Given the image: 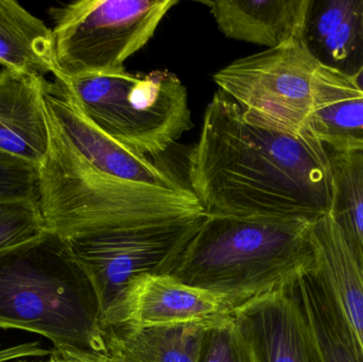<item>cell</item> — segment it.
<instances>
[{
	"label": "cell",
	"instance_id": "cell-23",
	"mask_svg": "<svg viewBox=\"0 0 363 362\" xmlns=\"http://www.w3.org/2000/svg\"><path fill=\"white\" fill-rule=\"evenodd\" d=\"M40 199V167L0 151V202Z\"/></svg>",
	"mask_w": 363,
	"mask_h": 362
},
{
	"label": "cell",
	"instance_id": "cell-21",
	"mask_svg": "<svg viewBox=\"0 0 363 362\" xmlns=\"http://www.w3.org/2000/svg\"><path fill=\"white\" fill-rule=\"evenodd\" d=\"M45 231L38 201L0 202V253L35 240Z\"/></svg>",
	"mask_w": 363,
	"mask_h": 362
},
{
	"label": "cell",
	"instance_id": "cell-16",
	"mask_svg": "<svg viewBox=\"0 0 363 362\" xmlns=\"http://www.w3.org/2000/svg\"><path fill=\"white\" fill-rule=\"evenodd\" d=\"M213 321L101 329L106 353L117 362H198L203 336Z\"/></svg>",
	"mask_w": 363,
	"mask_h": 362
},
{
	"label": "cell",
	"instance_id": "cell-6",
	"mask_svg": "<svg viewBox=\"0 0 363 362\" xmlns=\"http://www.w3.org/2000/svg\"><path fill=\"white\" fill-rule=\"evenodd\" d=\"M57 80L91 123L136 154L159 157L194 127L187 89L172 72L123 70Z\"/></svg>",
	"mask_w": 363,
	"mask_h": 362
},
{
	"label": "cell",
	"instance_id": "cell-13",
	"mask_svg": "<svg viewBox=\"0 0 363 362\" xmlns=\"http://www.w3.org/2000/svg\"><path fill=\"white\" fill-rule=\"evenodd\" d=\"M47 79L0 70V151L40 167L50 145Z\"/></svg>",
	"mask_w": 363,
	"mask_h": 362
},
{
	"label": "cell",
	"instance_id": "cell-24",
	"mask_svg": "<svg viewBox=\"0 0 363 362\" xmlns=\"http://www.w3.org/2000/svg\"><path fill=\"white\" fill-rule=\"evenodd\" d=\"M45 362H117L108 353H80L53 349L50 359Z\"/></svg>",
	"mask_w": 363,
	"mask_h": 362
},
{
	"label": "cell",
	"instance_id": "cell-17",
	"mask_svg": "<svg viewBox=\"0 0 363 362\" xmlns=\"http://www.w3.org/2000/svg\"><path fill=\"white\" fill-rule=\"evenodd\" d=\"M0 66L29 76H57L52 29L14 0H0Z\"/></svg>",
	"mask_w": 363,
	"mask_h": 362
},
{
	"label": "cell",
	"instance_id": "cell-18",
	"mask_svg": "<svg viewBox=\"0 0 363 362\" xmlns=\"http://www.w3.org/2000/svg\"><path fill=\"white\" fill-rule=\"evenodd\" d=\"M286 289L300 303L326 362H363L338 310L313 273L300 276Z\"/></svg>",
	"mask_w": 363,
	"mask_h": 362
},
{
	"label": "cell",
	"instance_id": "cell-5",
	"mask_svg": "<svg viewBox=\"0 0 363 362\" xmlns=\"http://www.w3.org/2000/svg\"><path fill=\"white\" fill-rule=\"evenodd\" d=\"M213 81L247 120L288 134L309 129L322 108L363 95L351 77L323 65L303 40L236 60Z\"/></svg>",
	"mask_w": 363,
	"mask_h": 362
},
{
	"label": "cell",
	"instance_id": "cell-2",
	"mask_svg": "<svg viewBox=\"0 0 363 362\" xmlns=\"http://www.w3.org/2000/svg\"><path fill=\"white\" fill-rule=\"evenodd\" d=\"M313 223L206 215L169 276L220 298L232 312L315 271Z\"/></svg>",
	"mask_w": 363,
	"mask_h": 362
},
{
	"label": "cell",
	"instance_id": "cell-4",
	"mask_svg": "<svg viewBox=\"0 0 363 362\" xmlns=\"http://www.w3.org/2000/svg\"><path fill=\"white\" fill-rule=\"evenodd\" d=\"M0 329L38 334L59 350L106 353L99 298L65 238L45 231L0 253Z\"/></svg>",
	"mask_w": 363,
	"mask_h": 362
},
{
	"label": "cell",
	"instance_id": "cell-10",
	"mask_svg": "<svg viewBox=\"0 0 363 362\" xmlns=\"http://www.w3.org/2000/svg\"><path fill=\"white\" fill-rule=\"evenodd\" d=\"M255 362H326L298 300L288 289L230 312Z\"/></svg>",
	"mask_w": 363,
	"mask_h": 362
},
{
	"label": "cell",
	"instance_id": "cell-1",
	"mask_svg": "<svg viewBox=\"0 0 363 362\" xmlns=\"http://www.w3.org/2000/svg\"><path fill=\"white\" fill-rule=\"evenodd\" d=\"M188 185L206 215L302 219L330 214V151L311 129L255 125L218 89L187 157Z\"/></svg>",
	"mask_w": 363,
	"mask_h": 362
},
{
	"label": "cell",
	"instance_id": "cell-19",
	"mask_svg": "<svg viewBox=\"0 0 363 362\" xmlns=\"http://www.w3.org/2000/svg\"><path fill=\"white\" fill-rule=\"evenodd\" d=\"M328 151L333 176L330 214L363 254V150Z\"/></svg>",
	"mask_w": 363,
	"mask_h": 362
},
{
	"label": "cell",
	"instance_id": "cell-12",
	"mask_svg": "<svg viewBox=\"0 0 363 362\" xmlns=\"http://www.w3.org/2000/svg\"><path fill=\"white\" fill-rule=\"evenodd\" d=\"M315 252L313 276L338 310L363 359V254L332 215L309 231Z\"/></svg>",
	"mask_w": 363,
	"mask_h": 362
},
{
	"label": "cell",
	"instance_id": "cell-7",
	"mask_svg": "<svg viewBox=\"0 0 363 362\" xmlns=\"http://www.w3.org/2000/svg\"><path fill=\"white\" fill-rule=\"evenodd\" d=\"M178 0H80L53 9L55 79L123 72Z\"/></svg>",
	"mask_w": 363,
	"mask_h": 362
},
{
	"label": "cell",
	"instance_id": "cell-11",
	"mask_svg": "<svg viewBox=\"0 0 363 362\" xmlns=\"http://www.w3.org/2000/svg\"><path fill=\"white\" fill-rule=\"evenodd\" d=\"M230 312L223 300L207 291L182 284L169 274L146 273L128 283L101 315V327L215 320Z\"/></svg>",
	"mask_w": 363,
	"mask_h": 362
},
{
	"label": "cell",
	"instance_id": "cell-20",
	"mask_svg": "<svg viewBox=\"0 0 363 362\" xmlns=\"http://www.w3.org/2000/svg\"><path fill=\"white\" fill-rule=\"evenodd\" d=\"M309 129L330 150H363V95L322 108Z\"/></svg>",
	"mask_w": 363,
	"mask_h": 362
},
{
	"label": "cell",
	"instance_id": "cell-9",
	"mask_svg": "<svg viewBox=\"0 0 363 362\" xmlns=\"http://www.w3.org/2000/svg\"><path fill=\"white\" fill-rule=\"evenodd\" d=\"M47 116L85 162L128 182L181 189L189 186L152 159L136 154L98 129L74 103L65 85L55 79L44 89Z\"/></svg>",
	"mask_w": 363,
	"mask_h": 362
},
{
	"label": "cell",
	"instance_id": "cell-14",
	"mask_svg": "<svg viewBox=\"0 0 363 362\" xmlns=\"http://www.w3.org/2000/svg\"><path fill=\"white\" fill-rule=\"evenodd\" d=\"M228 38L268 47L303 40L311 0L200 1Z\"/></svg>",
	"mask_w": 363,
	"mask_h": 362
},
{
	"label": "cell",
	"instance_id": "cell-26",
	"mask_svg": "<svg viewBox=\"0 0 363 362\" xmlns=\"http://www.w3.org/2000/svg\"><path fill=\"white\" fill-rule=\"evenodd\" d=\"M45 362V361H44Z\"/></svg>",
	"mask_w": 363,
	"mask_h": 362
},
{
	"label": "cell",
	"instance_id": "cell-3",
	"mask_svg": "<svg viewBox=\"0 0 363 362\" xmlns=\"http://www.w3.org/2000/svg\"><path fill=\"white\" fill-rule=\"evenodd\" d=\"M48 125L38 199L46 231L69 239L206 216L189 186L162 188L111 176L85 162L49 118Z\"/></svg>",
	"mask_w": 363,
	"mask_h": 362
},
{
	"label": "cell",
	"instance_id": "cell-22",
	"mask_svg": "<svg viewBox=\"0 0 363 362\" xmlns=\"http://www.w3.org/2000/svg\"><path fill=\"white\" fill-rule=\"evenodd\" d=\"M198 362H255L230 314L218 317L207 327Z\"/></svg>",
	"mask_w": 363,
	"mask_h": 362
},
{
	"label": "cell",
	"instance_id": "cell-15",
	"mask_svg": "<svg viewBox=\"0 0 363 362\" xmlns=\"http://www.w3.org/2000/svg\"><path fill=\"white\" fill-rule=\"evenodd\" d=\"M303 42L323 65L351 77L363 63V0H311Z\"/></svg>",
	"mask_w": 363,
	"mask_h": 362
},
{
	"label": "cell",
	"instance_id": "cell-8",
	"mask_svg": "<svg viewBox=\"0 0 363 362\" xmlns=\"http://www.w3.org/2000/svg\"><path fill=\"white\" fill-rule=\"evenodd\" d=\"M204 218L66 239L93 283L101 315L132 278L172 273Z\"/></svg>",
	"mask_w": 363,
	"mask_h": 362
},
{
	"label": "cell",
	"instance_id": "cell-25",
	"mask_svg": "<svg viewBox=\"0 0 363 362\" xmlns=\"http://www.w3.org/2000/svg\"><path fill=\"white\" fill-rule=\"evenodd\" d=\"M355 86L363 94V63L362 65L351 76Z\"/></svg>",
	"mask_w": 363,
	"mask_h": 362
}]
</instances>
